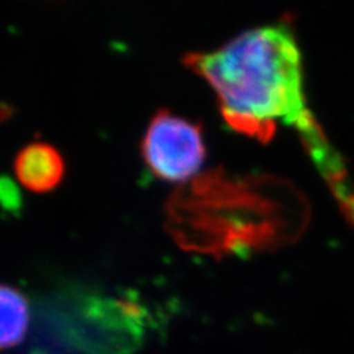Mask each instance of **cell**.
Listing matches in <instances>:
<instances>
[{
	"mask_svg": "<svg viewBox=\"0 0 354 354\" xmlns=\"http://www.w3.org/2000/svg\"><path fill=\"white\" fill-rule=\"evenodd\" d=\"M142 157L160 179L187 180L198 173L205 160L203 129L169 109H160L142 139Z\"/></svg>",
	"mask_w": 354,
	"mask_h": 354,
	"instance_id": "2",
	"label": "cell"
},
{
	"mask_svg": "<svg viewBox=\"0 0 354 354\" xmlns=\"http://www.w3.org/2000/svg\"><path fill=\"white\" fill-rule=\"evenodd\" d=\"M14 167L19 182L35 192H48L57 187L65 173L62 155L44 142H32L22 148Z\"/></svg>",
	"mask_w": 354,
	"mask_h": 354,
	"instance_id": "3",
	"label": "cell"
},
{
	"mask_svg": "<svg viewBox=\"0 0 354 354\" xmlns=\"http://www.w3.org/2000/svg\"><path fill=\"white\" fill-rule=\"evenodd\" d=\"M183 61L212 86L234 130L268 142L279 124L294 126L316 162L332 153L307 108L303 55L290 24L245 30L216 50L191 52Z\"/></svg>",
	"mask_w": 354,
	"mask_h": 354,
	"instance_id": "1",
	"label": "cell"
},
{
	"mask_svg": "<svg viewBox=\"0 0 354 354\" xmlns=\"http://www.w3.org/2000/svg\"><path fill=\"white\" fill-rule=\"evenodd\" d=\"M30 324V306L24 294L0 285V348L14 347L24 339Z\"/></svg>",
	"mask_w": 354,
	"mask_h": 354,
	"instance_id": "4",
	"label": "cell"
}]
</instances>
